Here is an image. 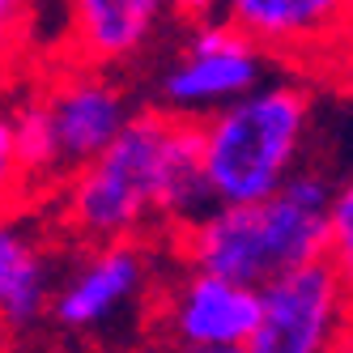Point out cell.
<instances>
[{
    "instance_id": "3",
    "label": "cell",
    "mask_w": 353,
    "mask_h": 353,
    "mask_svg": "<svg viewBox=\"0 0 353 353\" xmlns=\"http://www.w3.org/2000/svg\"><path fill=\"white\" fill-rule=\"evenodd\" d=\"M307 123L311 94L298 81H264L200 119L205 179L217 205H251L281 192L298 174Z\"/></svg>"
},
{
    "instance_id": "1",
    "label": "cell",
    "mask_w": 353,
    "mask_h": 353,
    "mask_svg": "<svg viewBox=\"0 0 353 353\" xmlns=\"http://www.w3.org/2000/svg\"><path fill=\"white\" fill-rule=\"evenodd\" d=\"M60 221L81 243L179 234L217 200L205 179L200 123L162 107L137 111L94 162L56 188Z\"/></svg>"
},
{
    "instance_id": "15",
    "label": "cell",
    "mask_w": 353,
    "mask_h": 353,
    "mask_svg": "<svg viewBox=\"0 0 353 353\" xmlns=\"http://www.w3.org/2000/svg\"><path fill=\"white\" fill-rule=\"evenodd\" d=\"M30 13H34V0H0V56H9L26 39Z\"/></svg>"
},
{
    "instance_id": "16",
    "label": "cell",
    "mask_w": 353,
    "mask_h": 353,
    "mask_svg": "<svg viewBox=\"0 0 353 353\" xmlns=\"http://www.w3.org/2000/svg\"><path fill=\"white\" fill-rule=\"evenodd\" d=\"M174 5V17H183L188 26H200V21H217L225 17L230 0H170Z\"/></svg>"
},
{
    "instance_id": "12",
    "label": "cell",
    "mask_w": 353,
    "mask_h": 353,
    "mask_svg": "<svg viewBox=\"0 0 353 353\" xmlns=\"http://www.w3.org/2000/svg\"><path fill=\"white\" fill-rule=\"evenodd\" d=\"M13 132H17V158H21V170H26L30 196L56 192L68 179V170H64L60 137H56V123L47 115L43 98H26V103L13 111Z\"/></svg>"
},
{
    "instance_id": "11",
    "label": "cell",
    "mask_w": 353,
    "mask_h": 353,
    "mask_svg": "<svg viewBox=\"0 0 353 353\" xmlns=\"http://www.w3.org/2000/svg\"><path fill=\"white\" fill-rule=\"evenodd\" d=\"M166 13H174L170 0H68V43L81 64H128L149 47Z\"/></svg>"
},
{
    "instance_id": "17",
    "label": "cell",
    "mask_w": 353,
    "mask_h": 353,
    "mask_svg": "<svg viewBox=\"0 0 353 353\" xmlns=\"http://www.w3.org/2000/svg\"><path fill=\"white\" fill-rule=\"evenodd\" d=\"M154 353H251V349H188V345H162L158 341Z\"/></svg>"
},
{
    "instance_id": "18",
    "label": "cell",
    "mask_w": 353,
    "mask_h": 353,
    "mask_svg": "<svg viewBox=\"0 0 353 353\" xmlns=\"http://www.w3.org/2000/svg\"><path fill=\"white\" fill-rule=\"evenodd\" d=\"M332 353H353V311H349V319H345V327H341V336H336Z\"/></svg>"
},
{
    "instance_id": "5",
    "label": "cell",
    "mask_w": 353,
    "mask_h": 353,
    "mask_svg": "<svg viewBox=\"0 0 353 353\" xmlns=\"http://www.w3.org/2000/svg\"><path fill=\"white\" fill-rule=\"evenodd\" d=\"M353 311V294L341 272L315 260L260 290V323L251 353H332L341 327Z\"/></svg>"
},
{
    "instance_id": "9",
    "label": "cell",
    "mask_w": 353,
    "mask_h": 353,
    "mask_svg": "<svg viewBox=\"0 0 353 353\" xmlns=\"http://www.w3.org/2000/svg\"><path fill=\"white\" fill-rule=\"evenodd\" d=\"M225 17L268 56L311 60L349 34L353 0H230Z\"/></svg>"
},
{
    "instance_id": "8",
    "label": "cell",
    "mask_w": 353,
    "mask_h": 353,
    "mask_svg": "<svg viewBox=\"0 0 353 353\" xmlns=\"http://www.w3.org/2000/svg\"><path fill=\"white\" fill-rule=\"evenodd\" d=\"M39 98L47 103V115H52V123H56L68 174L81 170L85 162H94L137 115L128 107L123 85L111 81L107 72L94 68V64L60 68Z\"/></svg>"
},
{
    "instance_id": "6",
    "label": "cell",
    "mask_w": 353,
    "mask_h": 353,
    "mask_svg": "<svg viewBox=\"0 0 353 353\" xmlns=\"http://www.w3.org/2000/svg\"><path fill=\"white\" fill-rule=\"evenodd\" d=\"M154 323L162 345L247 349L260 323V290L183 264V272L162 285L154 302Z\"/></svg>"
},
{
    "instance_id": "14",
    "label": "cell",
    "mask_w": 353,
    "mask_h": 353,
    "mask_svg": "<svg viewBox=\"0 0 353 353\" xmlns=\"http://www.w3.org/2000/svg\"><path fill=\"white\" fill-rule=\"evenodd\" d=\"M30 200V183L17 158V132H13V115H0V213Z\"/></svg>"
},
{
    "instance_id": "7",
    "label": "cell",
    "mask_w": 353,
    "mask_h": 353,
    "mask_svg": "<svg viewBox=\"0 0 353 353\" xmlns=\"http://www.w3.org/2000/svg\"><path fill=\"white\" fill-rule=\"evenodd\" d=\"M149 285H154V260L141 239L94 243L56 281L52 323L72 336H94L128 315Z\"/></svg>"
},
{
    "instance_id": "2",
    "label": "cell",
    "mask_w": 353,
    "mask_h": 353,
    "mask_svg": "<svg viewBox=\"0 0 353 353\" xmlns=\"http://www.w3.org/2000/svg\"><path fill=\"white\" fill-rule=\"evenodd\" d=\"M332 183L315 170H298L294 179L251 205H213L174 234L179 260L230 281L264 290L302 264L327 256V205Z\"/></svg>"
},
{
    "instance_id": "10",
    "label": "cell",
    "mask_w": 353,
    "mask_h": 353,
    "mask_svg": "<svg viewBox=\"0 0 353 353\" xmlns=\"http://www.w3.org/2000/svg\"><path fill=\"white\" fill-rule=\"evenodd\" d=\"M56 276L43 234L13 209L0 213V336L30 332L52 319Z\"/></svg>"
},
{
    "instance_id": "4",
    "label": "cell",
    "mask_w": 353,
    "mask_h": 353,
    "mask_svg": "<svg viewBox=\"0 0 353 353\" xmlns=\"http://www.w3.org/2000/svg\"><path fill=\"white\" fill-rule=\"evenodd\" d=\"M264 47L251 43L230 17L188 26L179 56L158 77V107L196 123L209 119L264 85Z\"/></svg>"
},
{
    "instance_id": "13",
    "label": "cell",
    "mask_w": 353,
    "mask_h": 353,
    "mask_svg": "<svg viewBox=\"0 0 353 353\" xmlns=\"http://www.w3.org/2000/svg\"><path fill=\"white\" fill-rule=\"evenodd\" d=\"M327 264L341 272V281L353 294V174L336 183L332 205H327Z\"/></svg>"
}]
</instances>
